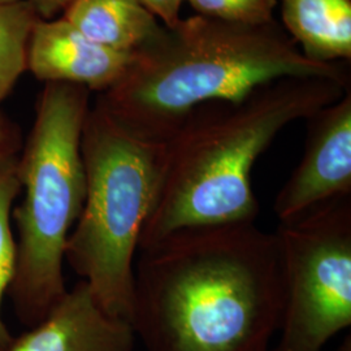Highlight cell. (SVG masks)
<instances>
[{"mask_svg":"<svg viewBox=\"0 0 351 351\" xmlns=\"http://www.w3.org/2000/svg\"><path fill=\"white\" fill-rule=\"evenodd\" d=\"M282 306L275 233L195 226L139 249L129 323L146 351H271Z\"/></svg>","mask_w":351,"mask_h":351,"instance_id":"6da1fadb","label":"cell"},{"mask_svg":"<svg viewBox=\"0 0 351 351\" xmlns=\"http://www.w3.org/2000/svg\"><path fill=\"white\" fill-rule=\"evenodd\" d=\"M284 77L351 82L349 63L307 59L276 20L241 25L195 14L162 26L97 103L133 136L165 142L195 107L241 101Z\"/></svg>","mask_w":351,"mask_h":351,"instance_id":"7a4b0ae2","label":"cell"},{"mask_svg":"<svg viewBox=\"0 0 351 351\" xmlns=\"http://www.w3.org/2000/svg\"><path fill=\"white\" fill-rule=\"evenodd\" d=\"M350 84L284 77L241 101L203 103L164 142L163 181L139 249L176 230L255 223L252 169L289 124L339 101Z\"/></svg>","mask_w":351,"mask_h":351,"instance_id":"3957f363","label":"cell"},{"mask_svg":"<svg viewBox=\"0 0 351 351\" xmlns=\"http://www.w3.org/2000/svg\"><path fill=\"white\" fill-rule=\"evenodd\" d=\"M90 93L73 84H45L34 125L19 156L23 199L13 211L17 263L10 290L19 320L29 328L50 314L68 291L65 246L86 194L81 137Z\"/></svg>","mask_w":351,"mask_h":351,"instance_id":"277c9868","label":"cell"},{"mask_svg":"<svg viewBox=\"0 0 351 351\" xmlns=\"http://www.w3.org/2000/svg\"><path fill=\"white\" fill-rule=\"evenodd\" d=\"M86 194L65 261L112 317L130 322L139 241L163 181L165 145L139 138L98 103L81 137Z\"/></svg>","mask_w":351,"mask_h":351,"instance_id":"5b68a950","label":"cell"},{"mask_svg":"<svg viewBox=\"0 0 351 351\" xmlns=\"http://www.w3.org/2000/svg\"><path fill=\"white\" fill-rule=\"evenodd\" d=\"M284 306L271 351H324L351 326V197L280 223Z\"/></svg>","mask_w":351,"mask_h":351,"instance_id":"8992f818","label":"cell"},{"mask_svg":"<svg viewBox=\"0 0 351 351\" xmlns=\"http://www.w3.org/2000/svg\"><path fill=\"white\" fill-rule=\"evenodd\" d=\"M301 162L277 193L280 223L351 197V88L339 101L311 114Z\"/></svg>","mask_w":351,"mask_h":351,"instance_id":"52a82bcc","label":"cell"},{"mask_svg":"<svg viewBox=\"0 0 351 351\" xmlns=\"http://www.w3.org/2000/svg\"><path fill=\"white\" fill-rule=\"evenodd\" d=\"M132 59L133 53L90 40L63 17L38 19L29 37L26 69L45 84H73L101 94L124 75Z\"/></svg>","mask_w":351,"mask_h":351,"instance_id":"ba28073f","label":"cell"},{"mask_svg":"<svg viewBox=\"0 0 351 351\" xmlns=\"http://www.w3.org/2000/svg\"><path fill=\"white\" fill-rule=\"evenodd\" d=\"M134 330L129 322L106 314L80 281L68 290L40 323L4 351H133Z\"/></svg>","mask_w":351,"mask_h":351,"instance_id":"9c48e42d","label":"cell"},{"mask_svg":"<svg viewBox=\"0 0 351 351\" xmlns=\"http://www.w3.org/2000/svg\"><path fill=\"white\" fill-rule=\"evenodd\" d=\"M284 29L317 63H350L351 0H280Z\"/></svg>","mask_w":351,"mask_h":351,"instance_id":"30bf717a","label":"cell"},{"mask_svg":"<svg viewBox=\"0 0 351 351\" xmlns=\"http://www.w3.org/2000/svg\"><path fill=\"white\" fill-rule=\"evenodd\" d=\"M63 19L90 40L129 53L146 46L163 26L139 0H73Z\"/></svg>","mask_w":351,"mask_h":351,"instance_id":"8fae6325","label":"cell"},{"mask_svg":"<svg viewBox=\"0 0 351 351\" xmlns=\"http://www.w3.org/2000/svg\"><path fill=\"white\" fill-rule=\"evenodd\" d=\"M38 19L26 0L0 5V101L26 71L29 37Z\"/></svg>","mask_w":351,"mask_h":351,"instance_id":"7c38bea8","label":"cell"},{"mask_svg":"<svg viewBox=\"0 0 351 351\" xmlns=\"http://www.w3.org/2000/svg\"><path fill=\"white\" fill-rule=\"evenodd\" d=\"M19 194L20 182L16 163L0 173V351L5 350L13 339L1 317V304L3 297L11 289L16 275L17 250L11 219L13 202Z\"/></svg>","mask_w":351,"mask_h":351,"instance_id":"4fadbf2b","label":"cell"},{"mask_svg":"<svg viewBox=\"0 0 351 351\" xmlns=\"http://www.w3.org/2000/svg\"><path fill=\"white\" fill-rule=\"evenodd\" d=\"M197 14L241 25H264L275 21L278 0H188Z\"/></svg>","mask_w":351,"mask_h":351,"instance_id":"5bb4252c","label":"cell"},{"mask_svg":"<svg viewBox=\"0 0 351 351\" xmlns=\"http://www.w3.org/2000/svg\"><path fill=\"white\" fill-rule=\"evenodd\" d=\"M23 146L19 126L0 110V173L17 163Z\"/></svg>","mask_w":351,"mask_h":351,"instance_id":"9a60e30c","label":"cell"},{"mask_svg":"<svg viewBox=\"0 0 351 351\" xmlns=\"http://www.w3.org/2000/svg\"><path fill=\"white\" fill-rule=\"evenodd\" d=\"M165 27H173L181 20L184 0H139Z\"/></svg>","mask_w":351,"mask_h":351,"instance_id":"2e32d148","label":"cell"},{"mask_svg":"<svg viewBox=\"0 0 351 351\" xmlns=\"http://www.w3.org/2000/svg\"><path fill=\"white\" fill-rule=\"evenodd\" d=\"M38 17L42 20H51L58 13L65 11V8L73 1V0H26Z\"/></svg>","mask_w":351,"mask_h":351,"instance_id":"e0dca14e","label":"cell"},{"mask_svg":"<svg viewBox=\"0 0 351 351\" xmlns=\"http://www.w3.org/2000/svg\"><path fill=\"white\" fill-rule=\"evenodd\" d=\"M16 1H19V0H0V5H3V4H11V3H16Z\"/></svg>","mask_w":351,"mask_h":351,"instance_id":"ac0fdd59","label":"cell"}]
</instances>
